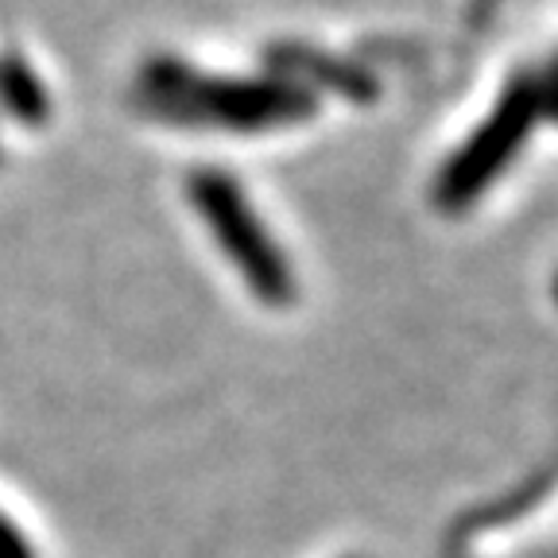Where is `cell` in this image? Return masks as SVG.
I'll use <instances>...</instances> for the list:
<instances>
[{"label": "cell", "instance_id": "6", "mask_svg": "<svg viewBox=\"0 0 558 558\" xmlns=\"http://www.w3.org/2000/svg\"><path fill=\"white\" fill-rule=\"evenodd\" d=\"M555 295H558V288H555Z\"/></svg>", "mask_w": 558, "mask_h": 558}, {"label": "cell", "instance_id": "2", "mask_svg": "<svg viewBox=\"0 0 558 558\" xmlns=\"http://www.w3.org/2000/svg\"><path fill=\"white\" fill-rule=\"evenodd\" d=\"M194 206L202 209L206 226L214 229V236L221 241L229 260L241 268L244 283L271 306H283L295 299V276H291V264L283 260L271 236L260 229L253 206L244 202V194L236 191V183L229 174L218 171H202L194 174L191 183Z\"/></svg>", "mask_w": 558, "mask_h": 558}, {"label": "cell", "instance_id": "1", "mask_svg": "<svg viewBox=\"0 0 558 558\" xmlns=\"http://www.w3.org/2000/svg\"><path fill=\"white\" fill-rule=\"evenodd\" d=\"M156 86L167 101H174V109L198 121H214L221 129H283L314 113V97L306 89L279 86V82H214L194 70L163 66L156 74Z\"/></svg>", "mask_w": 558, "mask_h": 558}, {"label": "cell", "instance_id": "4", "mask_svg": "<svg viewBox=\"0 0 558 558\" xmlns=\"http://www.w3.org/2000/svg\"><path fill=\"white\" fill-rule=\"evenodd\" d=\"M276 54L283 59L288 70L311 74L314 82H330L333 89H341V94H349V97H368V89H373L365 74L345 70V66H330V59H323V54H314V51H303V47H279Z\"/></svg>", "mask_w": 558, "mask_h": 558}, {"label": "cell", "instance_id": "3", "mask_svg": "<svg viewBox=\"0 0 558 558\" xmlns=\"http://www.w3.org/2000/svg\"><path fill=\"white\" fill-rule=\"evenodd\" d=\"M543 109V89L527 78H515L500 105L493 109L485 124L470 136L458 156L446 163L442 179H438V202L446 209H462L485 191L493 179L508 167L527 132H532L535 113Z\"/></svg>", "mask_w": 558, "mask_h": 558}, {"label": "cell", "instance_id": "5", "mask_svg": "<svg viewBox=\"0 0 558 558\" xmlns=\"http://www.w3.org/2000/svg\"><path fill=\"white\" fill-rule=\"evenodd\" d=\"M543 109H547L550 117H558V74H555V82L543 89Z\"/></svg>", "mask_w": 558, "mask_h": 558}]
</instances>
